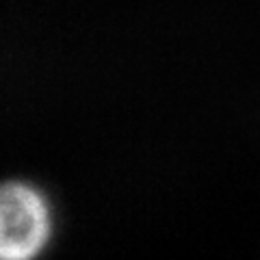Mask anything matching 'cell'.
I'll use <instances>...</instances> for the list:
<instances>
[{
  "label": "cell",
  "mask_w": 260,
  "mask_h": 260,
  "mask_svg": "<svg viewBox=\"0 0 260 260\" xmlns=\"http://www.w3.org/2000/svg\"><path fill=\"white\" fill-rule=\"evenodd\" d=\"M52 239V208L42 189L11 180L0 193V258L37 260Z\"/></svg>",
  "instance_id": "6da1fadb"
}]
</instances>
